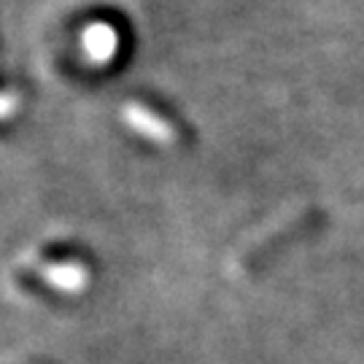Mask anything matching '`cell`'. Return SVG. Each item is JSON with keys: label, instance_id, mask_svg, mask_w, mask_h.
Returning a JSON list of instances; mask_svg holds the SVG:
<instances>
[{"label": "cell", "instance_id": "obj_1", "mask_svg": "<svg viewBox=\"0 0 364 364\" xmlns=\"http://www.w3.org/2000/svg\"><path fill=\"white\" fill-rule=\"evenodd\" d=\"M84 46H87V54L95 57L97 63L108 60L114 54V46H117V38H114V30L105 25H95L84 33Z\"/></svg>", "mask_w": 364, "mask_h": 364}]
</instances>
